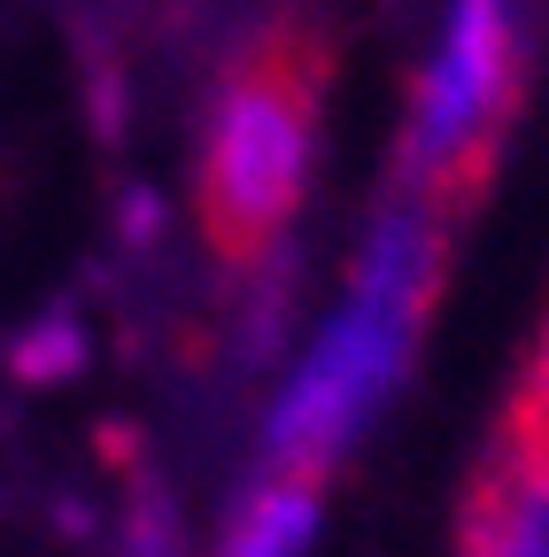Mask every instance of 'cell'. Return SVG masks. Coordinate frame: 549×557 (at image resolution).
I'll return each mask as SVG.
<instances>
[{
    "label": "cell",
    "instance_id": "obj_5",
    "mask_svg": "<svg viewBox=\"0 0 549 557\" xmlns=\"http://www.w3.org/2000/svg\"><path fill=\"white\" fill-rule=\"evenodd\" d=\"M317 496H325V480H295V472H271L255 496L240 504L233 534L217 557H295L317 527Z\"/></svg>",
    "mask_w": 549,
    "mask_h": 557
},
{
    "label": "cell",
    "instance_id": "obj_6",
    "mask_svg": "<svg viewBox=\"0 0 549 557\" xmlns=\"http://www.w3.org/2000/svg\"><path fill=\"white\" fill-rule=\"evenodd\" d=\"M503 418H519V426H541V434H549V325H541V341H534V357H526V380L511 387Z\"/></svg>",
    "mask_w": 549,
    "mask_h": 557
},
{
    "label": "cell",
    "instance_id": "obj_2",
    "mask_svg": "<svg viewBox=\"0 0 549 557\" xmlns=\"http://www.w3.org/2000/svg\"><path fill=\"white\" fill-rule=\"evenodd\" d=\"M441 256H449V218L402 194L364 248L357 295L340 302L317 357L302 364V380L271 418V472L325 480V465L357 442L364 410L402 380L410 348H419V325L441 295Z\"/></svg>",
    "mask_w": 549,
    "mask_h": 557
},
{
    "label": "cell",
    "instance_id": "obj_1",
    "mask_svg": "<svg viewBox=\"0 0 549 557\" xmlns=\"http://www.w3.org/2000/svg\"><path fill=\"white\" fill-rule=\"evenodd\" d=\"M325 109V47L302 16L263 24L210 94L194 148V225L225 271H255L287 240Z\"/></svg>",
    "mask_w": 549,
    "mask_h": 557
},
{
    "label": "cell",
    "instance_id": "obj_4",
    "mask_svg": "<svg viewBox=\"0 0 549 557\" xmlns=\"http://www.w3.org/2000/svg\"><path fill=\"white\" fill-rule=\"evenodd\" d=\"M457 557H549V434L541 426L496 418V442L457 511Z\"/></svg>",
    "mask_w": 549,
    "mask_h": 557
},
{
    "label": "cell",
    "instance_id": "obj_3",
    "mask_svg": "<svg viewBox=\"0 0 549 557\" xmlns=\"http://www.w3.org/2000/svg\"><path fill=\"white\" fill-rule=\"evenodd\" d=\"M519 86V0H449L402 139V194L457 218L479 201Z\"/></svg>",
    "mask_w": 549,
    "mask_h": 557
}]
</instances>
